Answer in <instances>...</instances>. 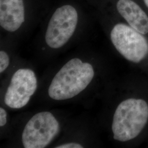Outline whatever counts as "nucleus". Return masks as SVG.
<instances>
[{"mask_svg": "<svg viewBox=\"0 0 148 148\" xmlns=\"http://www.w3.org/2000/svg\"><path fill=\"white\" fill-rule=\"evenodd\" d=\"M37 87L36 77L29 69H20L11 79L5 96L6 106L13 109H20L27 105Z\"/></svg>", "mask_w": 148, "mask_h": 148, "instance_id": "obj_6", "label": "nucleus"}, {"mask_svg": "<svg viewBox=\"0 0 148 148\" xmlns=\"http://www.w3.org/2000/svg\"><path fill=\"white\" fill-rule=\"evenodd\" d=\"M25 21L23 0H0V25L6 31H16Z\"/></svg>", "mask_w": 148, "mask_h": 148, "instance_id": "obj_7", "label": "nucleus"}, {"mask_svg": "<svg viewBox=\"0 0 148 148\" xmlns=\"http://www.w3.org/2000/svg\"><path fill=\"white\" fill-rule=\"evenodd\" d=\"M10 64V58L7 53L3 51L0 52V73L5 71Z\"/></svg>", "mask_w": 148, "mask_h": 148, "instance_id": "obj_9", "label": "nucleus"}, {"mask_svg": "<svg viewBox=\"0 0 148 148\" xmlns=\"http://www.w3.org/2000/svg\"><path fill=\"white\" fill-rule=\"evenodd\" d=\"M144 2H145L146 5L148 7V0H144Z\"/></svg>", "mask_w": 148, "mask_h": 148, "instance_id": "obj_12", "label": "nucleus"}, {"mask_svg": "<svg viewBox=\"0 0 148 148\" xmlns=\"http://www.w3.org/2000/svg\"><path fill=\"white\" fill-rule=\"evenodd\" d=\"M60 126L53 114L48 111L37 113L24 127L22 142L25 148H43L58 134Z\"/></svg>", "mask_w": 148, "mask_h": 148, "instance_id": "obj_3", "label": "nucleus"}, {"mask_svg": "<svg viewBox=\"0 0 148 148\" xmlns=\"http://www.w3.org/2000/svg\"><path fill=\"white\" fill-rule=\"evenodd\" d=\"M95 76L90 64L79 58L71 59L54 77L48 89L51 98L63 101L78 95L90 83Z\"/></svg>", "mask_w": 148, "mask_h": 148, "instance_id": "obj_1", "label": "nucleus"}, {"mask_svg": "<svg viewBox=\"0 0 148 148\" xmlns=\"http://www.w3.org/2000/svg\"><path fill=\"white\" fill-rule=\"evenodd\" d=\"M56 148H82L84 147L79 143H69L60 145L56 147Z\"/></svg>", "mask_w": 148, "mask_h": 148, "instance_id": "obj_11", "label": "nucleus"}, {"mask_svg": "<svg viewBox=\"0 0 148 148\" xmlns=\"http://www.w3.org/2000/svg\"><path fill=\"white\" fill-rule=\"evenodd\" d=\"M148 121V105L143 99L130 98L121 102L112 123L114 139L126 142L137 137Z\"/></svg>", "mask_w": 148, "mask_h": 148, "instance_id": "obj_2", "label": "nucleus"}, {"mask_svg": "<svg viewBox=\"0 0 148 148\" xmlns=\"http://www.w3.org/2000/svg\"><path fill=\"white\" fill-rule=\"evenodd\" d=\"M78 14L72 5H63L57 9L48 25L45 35L46 42L49 47H62L69 40L75 31Z\"/></svg>", "mask_w": 148, "mask_h": 148, "instance_id": "obj_5", "label": "nucleus"}, {"mask_svg": "<svg viewBox=\"0 0 148 148\" xmlns=\"http://www.w3.org/2000/svg\"><path fill=\"white\" fill-rule=\"evenodd\" d=\"M7 123V112L2 107L0 108V126H4Z\"/></svg>", "mask_w": 148, "mask_h": 148, "instance_id": "obj_10", "label": "nucleus"}, {"mask_svg": "<svg viewBox=\"0 0 148 148\" xmlns=\"http://www.w3.org/2000/svg\"><path fill=\"white\" fill-rule=\"evenodd\" d=\"M116 7L130 27L143 35L148 34V16L136 3L132 0H119Z\"/></svg>", "mask_w": 148, "mask_h": 148, "instance_id": "obj_8", "label": "nucleus"}, {"mask_svg": "<svg viewBox=\"0 0 148 148\" xmlns=\"http://www.w3.org/2000/svg\"><path fill=\"white\" fill-rule=\"evenodd\" d=\"M110 37L117 51L129 61L139 63L148 55V41L131 27L117 24L112 29Z\"/></svg>", "mask_w": 148, "mask_h": 148, "instance_id": "obj_4", "label": "nucleus"}]
</instances>
